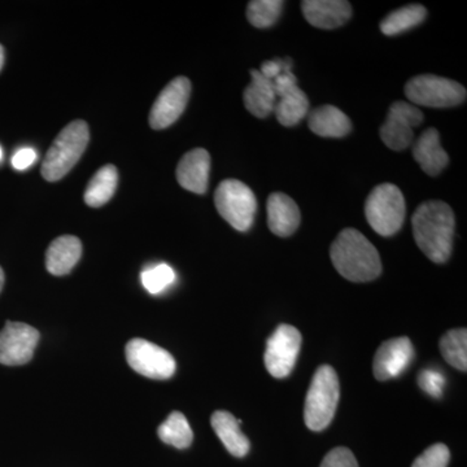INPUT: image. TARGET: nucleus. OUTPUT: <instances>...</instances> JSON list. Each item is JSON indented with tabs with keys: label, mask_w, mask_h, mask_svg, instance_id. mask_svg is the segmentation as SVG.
Masks as SVG:
<instances>
[{
	"label": "nucleus",
	"mask_w": 467,
	"mask_h": 467,
	"mask_svg": "<svg viewBox=\"0 0 467 467\" xmlns=\"http://www.w3.org/2000/svg\"><path fill=\"white\" fill-rule=\"evenodd\" d=\"M414 239L432 263L444 264L453 248L454 213L444 202H425L414 212Z\"/></svg>",
	"instance_id": "1"
},
{
	"label": "nucleus",
	"mask_w": 467,
	"mask_h": 467,
	"mask_svg": "<svg viewBox=\"0 0 467 467\" xmlns=\"http://www.w3.org/2000/svg\"><path fill=\"white\" fill-rule=\"evenodd\" d=\"M330 256L337 273L350 282L374 281L382 273L379 252L358 230H343L331 245Z\"/></svg>",
	"instance_id": "2"
},
{
	"label": "nucleus",
	"mask_w": 467,
	"mask_h": 467,
	"mask_svg": "<svg viewBox=\"0 0 467 467\" xmlns=\"http://www.w3.org/2000/svg\"><path fill=\"white\" fill-rule=\"evenodd\" d=\"M88 140L90 133L85 121L76 119L70 122L61 130L48 150L42 164V177L48 182H57L69 173L84 155Z\"/></svg>",
	"instance_id": "3"
},
{
	"label": "nucleus",
	"mask_w": 467,
	"mask_h": 467,
	"mask_svg": "<svg viewBox=\"0 0 467 467\" xmlns=\"http://www.w3.org/2000/svg\"><path fill=\"white\" fill-rule=\"evenodd\" d=\"M340 386L337 371L330 365L316 370L306 393L304 420L312 431H322L330 425L339 402Z\"/></svg>",
	"instance_id": "4"
},
{
	"label": "nucleus",
	"mask_w": 467,
	"mask_h": 467,
	"mask_svg": "<svg viewBox=\"0 0 467 467\" xmlns=\"http://www.w3.org/2000/svg\"><path fill=\"white\" fill-rule=\"evenodd\" d=\"M405 214L404 195L396 184L382 183L368 193L365 216L371 229L379 235H395L404 223Z\"/></svg>",
	"instance_id": "5"
},
{
	"label": "nucleus",
	"mask_w": 467,
	"mask_h": 467,
	"mask_svg": "<svg viewBox=\"0 0 467 467\" xmlns=\"http://www.w3.org/2000/svg\"><path fill=\"white\" fill-rule=\"evenodd\" d=\"M214 204L220 216L238 232H248L254 223L257 201L254 192L238 180H226L218 184Z\"/></svg>",
	"instance_id": "6"
},
{
	"label": "nucleus",
	"mask_w": 467,
	"mask_h": 467,
	"mask_svg": "<svg viewBox=\"0 0 467 467\" xmlns=\"http://www.w3.org/2000/svg\"><path fill=\"white\" fill-rule=\"evenodd\" d=\"M405 95L417 106L450 109L466 100V88L459 82L434 75L414 77L405 86Z\"/></svg>",
	"instance_id": "7"
},
{
	"label": "nucleus",
	"mask_w": 467,
	"mask_h": 467,
	"mask_svg": "<svg viewBox=\"0 0 467 467\" xmlns=\"http://www.w3.org/2000/svg\"><path fill=\"white\" fill-rule=\"evenodd\" d=\"M126 359L135 373L150 379H169L175 373V359L167 349L135 337L126 344Z\"/></svg>",
	"instance_id": "8"
},
{
	"label": "nucleus",
	"mask_w": 467,
	"mask_h": 467,
	"mask_svg": "<svg viewBox=\"0 0 467 467\" xmlns=\"http://www.w3.org/2000/svg\"><path fill=\"white\" fill-rule=\"evenodd\" d=\"M300 331L291 325H279L267 339L264 362L267 371L278 379L290 376L301 348Z\"/></svg>",
	"instance_id": "9"
},
{
	"label": "nucleus",
	"mask_w": 467,
	"mask_h": 467,
	"mask_svg": "<svg viewBox=\"0 0 467 467\" xmlns=\"http://www.w3.org/2000/svg\"><path fill=\"white\" fill-rule=\"evenodd\" d=\"M422 110L407 101H395L389 107L386 122L380 128L379 134L383 143L393 150H404L413 143L416 126L422 124Z\"/></svg>",
	"instance_id": "10"
},
{
	"label": "nucleus",
	"mask_w": 467,
	"mask_h": 467,
	"mask_svg": "<svg viewBox=\"0 0 467 467\" xmlns=\"http://www.w3.org/2000/svg\"><path fill=\"white\" fill-rule=\"evenodd\" d=\"M39 333L23 322L8 321L0 331V364L20 367L33 358Z\"/></svg>",
	"instance_id": "11"
},
{
	"label": "nucleus",
	"mask_w": 467,
	"mask_h": 467,
	"mask_svg": "<svg viewBox=\"0 0 467 467\" xmlns=\"http://www.w3.org/2000/svg\"><path fill=\"white\" fill-rule=\"evenodd\" d=\"M192 94V82L186 77H177L167 85L156 99L150 113V125L162 130L174 124L186 109Z\"/></svg>",
	"instance_id": "12"
},
{
	"label": "nucleus",
	"mask_w": 467,
	"mask_h": 467,
	"mask_svg": "<svg viewBox=\"0 0 467 467\" xmlns=\"http://www.w3.org/2000/svg\"><path fill=\"white\" fill-rule=\"evenodd\" d=\"M414 358L413 344L407 337H393L378 348L373 370L378 380H389L407 370Z\"/></svg>",
	"instance_id": "13"
},
{
	"label": "nucleus",
	"mask_w": 467,
	"mask_h": 467,
	"mask_svg": "<svg viewBox=\"0 0 467 467\" xmlns=\"http://www.w3.org/2000/svg\"><path fill=\"white\" fill-rule=\"evenodd\" d=\"M211 171V156L204 149L189 150L181 159L177 167V181L187 192L199 193L207 192Z\"/></svg>",
	"instance_id": "14"
},
{
	"label": "nucleus",
	"mask_w": 467,
	"mask_h": 467,
	"mask_svg": "<svg viewBox=\"0 0 467 467\" xmlns=\"http://www.w3.org/2000/svg\"><path fill=\"white\" fill-rule=\"evenodd\" d=\"M301 9L310 26L318 29H337L352 17V7L344 0H306Z\"/></svg>",
	"instance_id": "15"
},
{
	"label": "nucleus",
	"mask_w": 467,
	"mask_h": 467,
	"mask_svg": "<svg viewBox=\"0 0 467 467\" xmlns=\"http://www.w3.org/2000/svg\"><path fill=\"white\" fill-rule=\"evenodd\" d=\"M301 214L296 202L284 192H275L267 199V225L275 235L290 236L300 225Z\"/></svg>",
	"instance_id": "16"
},
{
	"label": "nucleus",
	"mask_w": 467,
	"mask_h": 467,
	"mask_svg": "<svg viewBox=\"0 0 467 467\" xmlns=\"http://www.w3.org/2000/svg\"><path fill=\"white\" fill-rule=\"evenodd\" d=\"M413 156L426 174L438 175L450 164V156L442 150L441 134L434 128L427 129L413 146Z\"/></svg>",
	"instance_id": "17"
},
{
	"label": "nucleus",
	"mask_w": 467,
	"mask_h": 467,
	"mask_svg": "<svg viewBox=\"0 0 467 467\" xmlns=\"http://www.w3.org/2000/svg\"><path fill=\"white\" fill-rule=\"evenodd\" d=\"M82 254V243L73 235L58 236L46 254V267L52 275H67L72 272Z\"/></svg>",
	"instance_id": "18"
},
{
	"label": "nucleus",
	"mask_w": 467,
	"mask_h": 467,
	"mask_svg": "<svg viewBox=\"0 0 467 467\" xmlns=\"http://www.w3.org/2000/svg\"><path fill=\"white\" fill-rule=\"evenodd\" d=\"M251 84L243 92L245 109L259 119H266L275 110L276 97L273 81L265 78L259 70H251Z\"/></svg>",
	"instance_id": "19"
},
{
	"label": "nucleus",
	"mask_w": 467,
	"mask_h": 467,
	"mask_svg": "<svg viewBox=\"0 0 467 467\" xmlns=\"http://www.w3.org/2000/svg\"><path fill=\"white\" fill-rule=\"evenodd\" d=\"M211 425L230 454L234 457L247 456L251 444L242 432L241 420H236L229 411L217 410L211 418Z\"/></svg>",
	"instance_id": "20"
},
{
	"label": "nucleus",
	"mask_w": 467,
	"mask_h": 467,
	"mask_svg": "<svg viewBox=\"0 0 467 467\" xmlns=\"http://www.w3.org/2000/svg\"><path fill=\"white\" fill-rule=\"evenodd\" d=\"M313 133L324 138H343L352 130L349 117L334 106H321L308 116Z\"/></svg>",
	"instance_id": "21"
},
{
	"label": "nucleus",
	"mask_w": 467,
	"mask_h": 467,
	"mask_svg": "<svg viewBox=\"0 0 467 467\" xmlns=\"http://www.w3.org/2000/svg\"><path fill=\"white\" fill-rule=\"evenodd\" d=\"M119 173L115 165L100 168L91 178L85 192V202L88 207H103L115 195Z\"/></svg>",
	"instance_id": "22"
},
{
	"label": "nucleus",
	"mask_w": 467,
	"mask_h": 467,
	"mask_svg": "<svg viewBox=\"0 0 467 467\" xmlns=\"http://www.w3.org/2000/svg\"><path fill=\"white\" fill-rule=\"evenodd\" d=\"M273 112L275 113L279 124L287 126V128L297 125L301 119H306L308 115V97H306V92L296 86V88L285 92V95L276 99Z\"/></svg>",
	"instance_id": "23"
},
{
	"label": "nucleus",
	"mask_w": 467,
	"mask_h": 467,
	"mask_svg": "<svg viewBox=\"0 0 467 467\" xmlns=\"http://www.w3.org/2000/svg\"><path fill=\"white\" fill-rule=\"evenodd\" d=\"M427 16V9L420 5H405L384 17L380 30L384 36H398L422 24Z\"/></svg>",
	"instance_id": "24"
},
{
	"label": "nucleus",
	"mask_w": 467,
	"mask_h": 467,
	"mask_svg": "<svg viewBox=\"0 0 467 467\" xmlns=\"http://www.w3.org/2000/svg\"><path fill=\"white\" fill-rule=\"evenodd\" d=\"M158 435L165 444L173 445L178 450H186L193 441L192 426L181 411H173L161 423Z\"/></svg>",
	"instance_id": "25"
},
{
	"label": "nucleus",
	"mask_w": 467,
	"mask_h": 467,
	"mask_svg": "<svg viewBox=\"0 0 467 467\" xmlns=\"http://www.w3.org/2000/svg\"><path fill=\"white\" fill-rule=\"evenodd\" d=\"M441 352L451 367L465 373L467 368V331L466 328H454L442 335Z\"/></svg>",
	"instance_id": "26"
},
{
	"label": "nucleus",
	"mask_w": 467,
	"mask_h": 467,
	"mask_svg": "<svg viewBox=\"0 0 467 467\" xmlns=\"http://www.w3.org/2000/svg\"><path fill=\"white\" fill-rule=\"evenodd\" d=\"M284 5L282 0H252L247 7L248 21L259 29L273 26L281 17Z\"/></svg>",
	"instance_id": "27"
},
{
	"label": "nucleus",
	"mask_w": 467,
	"mask_h": 467,
	"mask_svg": "<svg viewBox=\"0 0 467 467\" xmlns=\"http://www.w3.org/2000/svg\"><path fill=\"white\" fill-rule=\"evenodd\" d=\"M175 279L174 270L167 264L147 267L142 273V284L144 288L152 295L167 290Z\"/></svg>",
	"instance_id": "28"
},
{
	"label": "nucleus",
	"mask_w": 467,
	"mask_h": 467,
	"mask_svg": "<svg viewBox=\"0 0 467 467\" xmlns=\"http://www.w3.org/2000/svg\"><path fill=\"white\" fill-rule=\"evenodd\" d=\"M451 453L447 445L439 444L431 445L427 448L411 467H447L450 463Z\"/></svg>",
	"instance_id": "29"
},
{
	"label": "nucleus",
	"mask_w": 467,
	"mask_h": 467,
	"mask_svg": "<svg viewBox=\"0 0 467 467\" xmlns=\"http://www.w3.org/2000/svg\"><path fill=\"white\" fill-rule=\"evenodd\" d=\"M418 384H420L422 391L432 398H441L442 391L445 387V376L441 370L434 368H423L418 374Z\"/></svg>",
	"instance_id": "30"
},
{
	"label": "nucleus",
	"mask_w": 467,
	"mask_h": 467,
	"mask_svg": "<svg viewBox=\"0 0 467 467\" xmlns=\"http://www.w3.org/2000/svg\"><path fill=\"white\" fill-rule=\"evenodd\" d=\"M319 467H358V463L352 451L339 447L328 451Z\"/></svg>",
	"instance_id": "31"
},
{
	"label": "nucleus",
	"mask_w": 467,
	"mask_h": 467,
	"mask_svg": "<svg viewBox=\"0 0 467 467\" xmlns=\"http://www.w3.org/2000/svg\"><path fill=\"white\" fill-rule=\"evenodd\" d=\"M288 70H292V61L291 58H275V60H267L265 63H263L261 66V69L259 72L261 75L265 77V78L273 79L276 78L279 75H282L284 72H288Z\"/></svg>",
	"instance_id": "32"
},
{
	"label": "nucleus",
	"mask_w": 467,
	"mask_h": 467,
	"mask_svg": "<svg viewBox=\"0 0 467 467\" xmlns=\"http://www.w3.org/2000/svg\"><path fill=\"white\" fill-rule=\"evenodd\" d=\"M297 86V78L296 76L292 73V70H288V72H284L282 75L276 77V78L273 79V88H275L276 99L281 98L282 95H285V92L292 90V88H296Z\"/></svg>",
	"instance_id": "33"
},
{
	"label": "nucleus",
	"mask_w": 467,
	"mask_h": 467,
	"mask_svg": "<svg viewBox=\"0 0 467 467\" xmlns=\"http://www.w3.org/2000/svg\"><path fill=\"white\" fill-rule=\"evenodd\" d=\"M36 161V152L33 149H21L12 158V167L16 171H26Z\"/></svg>",
	"instance_id": "34"
},
{
	"label": "nucleus",
	"mask_w": 467,
	"mask_h": 467,
	"mask_svg": "<svg viewBox=\"0 0 467 467\" xmlns=\"http://www.w3.org/2000/svg\"><path fill=\"white\" fill-rule=\"evenodd\" d=\"M3 64H5V48L0 45V70H2Z\"/></svg>",
	"instance_id": "35"
},
{
	"label": "nucleus",
	"mask_w": 467,
	"mask_h": 467,
	"mask_svg": "<svg viewBox=\"0 0 467 467\" xmlns=\"http://www.w3.org/2000/svg\"><path fill=\"white\" fill-rule=\"evenodd\" d=\"M3 285H5V272H3L2 267H0V292L3 290Z\"/></svg>",
	"instance_id": "36"
},
{
	"label": "nucleus",
	"mask_w": 467,
	"mask_h": 467,
	"mask_svg": "<svg viewBox=\"0 0 467 467\" xmlns=\"http://www.w3.org/2000/svg\"><path fill=\"white\" fill-rule=\"evenodd\" d=\"M3 159V150H2V147H0V160Z\"/></svg>",
	"instance_id": "37"
}]
</instances>
